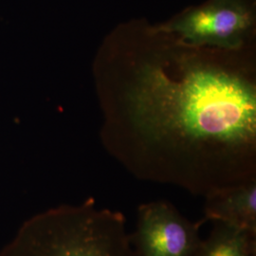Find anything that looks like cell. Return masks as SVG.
<instances>
[{
	"label": "cell",
	"mask_w": 256,
	"mask_h": 256,
	"mask_svg": "<svg viewBox=\"0 0 256 256\" xmlns=\"http://www.w3.org/2000/svg\"><path fill=\"white\" fill-rule=\"evenodd\" d=\"M256 25L254 0H208L155 27L192 46L238 50L252 36Z\"/></svg>",
	"instance_id": "3957f363"
},
{
	"label": "cell",
	"mask_w": 256,
	"mask_h": 256,
	"mask_svg": "<svg viewBox=\"0 0 256 256\" xmlns=\"http://www.w3.org/2000/svg\"><path fill=\"white\" fill-rule=\"evenodd\" d=\"M204 198V221L256 234V178L210 192Z\"/></svg>",
	"instance_id": "5b68a950"
},
{
	"label": "cell",
	"mask_w": 256,
	"mask_h": 256,
	"mask_svg": "<svg viewBox=\"0 0 256 256\" xmlns=\"http://www.w3.org/2000/svg\"><path fill=\"white\" fill-rule=\"evenodd\" d=\"M204 222H192L169 202H148L137 210L130 240L137 256H196Z\"/></svg>",
	"instance_id": "277c9868"
},
{
	"label": "cell",
	"mask_w": 256,
	"mask_h": 256,
	"mask_svg": "<svg viewBox=\"0 0 256 256\" xmlns=\"http://www.w3.org/2000/svg\"><path fill=\"white\" fill-rule=\"evenodd\" d=\"M180 44L176 55L134 68L124 95L128 120L108 128L104 142L138 178L205 198L256 178V88Z\"/></svg>",
	"instance_id": "6da1fadb"
},
{
	"label": "cell",
	"mask_w": 256,
	"mask_h": 256,
	"mask_svg": "<svg viewBox=\"0 0 256 256\" xmlns=\"http://www.w3.org/2000/svg\"><path fill=\"white\" fill-rule=\"evenodd\" d=\"M9 256H137L126 216L93 200L40 214L25 225Z\"/></svg>",
	"instance_id": "7a4b0ae2"
},
{
	"label": "cell",
	"mask_w": 256,
	"mask_h": 256,
	"mask_svg": "<svg viewBox=\"0 0 256 256\" xmlns=\"http://www.w3.org/2000/svg\"><path fill=\"white\" fill-rule=\"evenodd\" d=\"M214 224L196 256H256V234L223 223Z\"/></svg>",
	"instance_id": "8992f818"
}]
</instances>
